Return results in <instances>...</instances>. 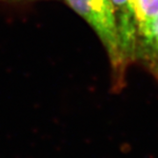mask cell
Wrapping results in <instances>:
<instances>
[{
    "instance_id": "1",
    "label": "cell",
    "mask_w": 158,
    "mask_h": 158,
    "mask_svg": "<svg viewBox=\"0 0 158 158\" xmlns=\"http://www.w3.org/2000/svg\"><path fill=\"white\" fill-rule=\"evenodd\" d=\"M85 18L104 44L114 73L116 85L124 81L127 64L124 60L114 7L110 0H66Z\"/></svg>"
},
{
    "instance_id": "2",
    "label": "cell",
    "mask_w": 158,
    "mask_h": 158,
    "mask_svg": "<svg viewBox=\"0 0 158 158\" xmlns=\"http://www.w3.org/2000/svg\"><path fill=\"white\" fill-rule=\"evenodd\" d=\"M114 10L121 50L127 66L136 59L137 33L131 0H110Z\"/></svg>"
},
{
    "instance_id": "3",
    "label": "cell",
    "mask_w": 158,
    "mask_h": 158,
    "mask_svg": "<svg viewBox=\"0 0 158 158\" xmlns=\"http://www.w3.org/2000/svg\"><path fill=\"white\" fill-rule=\"evenodd\" d=\"M137 33V49L148 38L158 16V0H131ZM137 53V50H136Z\"/></svg>"
},
{
    "instance_id": "4",
    "label": "cell",
    "mask_w": 158,
    "mask_h": 158,
    "mask_svg": "<svg viewBox=\"0 0 158 158\" xmlns=\"http://www.w3.org/2000/svg\"><path fill=\"white\" fill-rule=\"evenodd\" d=\"M137 56L145 60L152 73L158 79V16L151 29L148 38L137 49L136 57Z\"/></svg>"
},
{
    "instance_id": "5",
    "label": "cell",
    "mask_w": 158,
    "mask_h": 158,
    "mask_svg": "<svg viewBox=\"0 0 158 158\" xmlns=\"http://www.w3.org/2000/svg\"><path fill=\"white\" fill-rule=\"evenodd\" d=\"M0 1H15V0H0Z\"/></svg>"
}]
</instances>
